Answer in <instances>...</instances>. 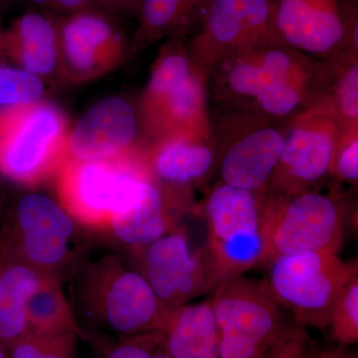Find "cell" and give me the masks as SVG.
I'll return each instance as SVG.
<instances>
[{
  "label": "cell",
  "instance_id": "6da1fadb",
  "mask_svg": "<svg viewBox=\"0 0 358 358\" xmlns=\"http://www.w3.org/2000/svg\"><path fill=\"white\" fill-rule=\"evenodd\" d=\"M334 70V62L278 42L225 59L212 69L208 83L226 108L286 124L329 95Z\"/></svg>",
  "mask_w": 358,
  "mask_h": 358
},
{
  "label": "cell",
  "instance_id": "7a4b0ae2",
  "mask_svg": "<svg viewBox=\"0 0 358 358\" xmlns=\"http://www.w3.org/2000/svg\"><path fill=\"white\" fill-rule=\"evenodd\" d=\"M67 282L68 299L82 329L91 327L119 338L152 333L162 331L171 313L145 277L119 254L89 253Z\"/></svg>",
  "mask_w": 358,
  "mask_h": 358
},
{
  "label": "cell",
  "instance_id": "3957f363",
  "mask_svg": "<svg viewBox=\"0 0 358 358\" xmlns=\"http://www.w3.org/2000/svg\"><path fill=\"white\" fill-rule=\"evenodd\" d=\"M89 231L58 200L26 192L9 204L0 225V250L64 285L88 255Z\"/></svg>",
  "mask_w": 358,
  "mask_h": 358
},
{
  "label": "cell",
  "instance_id": "277c9868",
  "mask_svg": "<svg viewBox=\"0 0 358 358\" xmlns=\"http://www.w3.org/2000/svg\"><path fill=\"white\" fill-rule=\"evenodd\" d=\"M265 195L220 180L205 195L200 214L206 226L203 250L211 294L260 267Z\"/></svg>",
  "mask_w": 358,
  "mask_h": 358
},
{
  "label": "cell",
  "instance_id": "5b68a950",
  "mask_svg": "<svg viewBox=\"0 0 358 358\" xmlns=\"http://www.w3.org/2000/svg\"><path fill=\"white\" fill-rule=\"evenodd\" d=\"M150 178L143 148L108 159L67 157L56 174L58 201L85 229L103 233L140 199Z\"/></svg>",
  "mask_w": 358,
  "mask_h": 358
},
{
  "label": "cell",
  "instance_id": "8992f818",
  "mask_svg": "<svg viewBox=\"0 0 358 358\" xmlns=\"http://www.w3.org/2000/svg\"><path fill=\"white\" fill-rule=\"evenodd\" d=\"M209 75L192 57L183 37L160 51L141 100V119L155 141L176 134L212 133L207 113Z\"/></svg>",
  "mask_w": 358,
  "mask_h": 358
},
{
  "label": "cell",
  "instance_id": "52a82bcc",
  "mask_svg": "<svg viewBox=\"0 0 358 358\" xmlns=\"http://www.w3.org/2000/svg\"><path fill=\"white\" fill-rule=\"evenodd\" d=\"M346 205L338 194L317 189L265 195L264 254L260 268L280 256L336 252L343 243Z\"/></svg>",
  "mask_w": 358,
  "mask_h": 358
},
{
  "label": "cell",
  "instance_id": "ba28073f",
  "mask_svg": "<svg viewBox=\"0 0 358 358\" xmlns=\"http://www.w3.org/2000/svg\"><path fill=\"white\" fill-rule=\"evenodd\" d=\"M64 113L38 102L0 110V174L25 186L56 176L68 157Z\"/></svg>",
  "mask_w": 358,
  "mask_h": 358
},
{
  "label": "cell",
  "instance_id": "9c48e42d",
  "mask_svg": "<svg viewBox=\"0 0 358 358\" xmlns=\"http://www.w3.org/2000/svg\"><path fill=\"white\" fill-rule=\"evenodd\" d=\"M265 268L266 286L294 322L322 331L343 286L358 273V264L345 262L336 252H313L277 257Z\"/></svg>",
  "mask_w": 358,
  "mask_h": 358
},
{
  "label": "cell",
  "instance_id": "30bf717a",
  "mask_svg": "<svg viewBox=\"0 0 358 358\" xmlns=\"http://www.w3.org/2000/svg\"><path fill=\"white\" fill-rule=\"evenodd\" d=\"M219 358H265L294 324L264 280L241 275L211 296Z\"/></svg>",
  "mask_w": 358,
  "mask_h": 358
},
{
  "label": "cell",
  "instance_id": "8fae6325",
  "mask_svg": "<svg viewBox=\"0 0 358 358\" xmlns=\"http://www.w3.org/2000/svg\"><path fill=\"white\" fill-rule=\"evenodd\" d=\"M226 110L212 131L219 180L265 194L281 160L285 124L250 110Z\"/></svg>",
  "mask_w": 358,
  "mask_h": 358
},
{
  "label": "cell",
  "instance_id": "7c38bea8",
  "mask_svg": "<svg viewBox=\"0 0 358 358\" xmlns=\"http://www.w3.org/2000/svg\"><path fill=\"white\" fill-rule=\"evenodd\" d=\"M343 122L331 95L285 124L284 148L266 193L292 194L317 189L331 176Z\"/></svg>",
  "mask_w": 358,
  "mask_h": 358
},
{
  "label": "cell",
  "instance_id": "4fadbf2b",
  "mask_svg": "<svg viewBox=\"0 0 358 358\" xmlns=\"http://www.w3.org/2000/svg\"><path fill=\"white\" fill-rule=\"evenodd\" d=\"M275 8V0H208L199 27L186 42L195 62L209 75L231 56L282 42Z\"/></svg>",
  "mask_w": 358,
  "mask_h": 358
},
{
  "label": "cell",
  "instance_id": "5bb4252c",
  "mask_svg": "<svg viewBox=\"0 0 358 358\" xmlns=\"http://www.w3.org/2000/svg\"><path fill=\"white\" fill-rule=\"evenodd\" d=\"M275 24L285 44L308 57L336 62L357 55V10L346 0H275Z\"/></svg>",
  "mask_w": 358,
  "mask_h": 358
},
{
  "label": "cell",
  "instance_id": "9a60e30c",
  "mask_svg": "<svg viewBox=\"0 0 358 358\" xmlns=\"http://www.w3.org/2000/svg\"><path fill=\"white\" fill-rule=\"evenodd\" d=\"M127 254V261L145 277L169 313L210 294L204 250L193 246L181 225L145 248Z\"/></svg>",
  "mask_w": 358,
  "mask_h": 358
},
{
  "label": "cell",
  "instance_id": "2e32d148",
  "mask_svg": "<svg viewBox=\"0 0 358 358\" xmlns=\"http://www.w3.org/2000/svg\"><path fill=\"white\" fill-rule=\"evenodd\" d=\"M59 72L73 82L102 76L122 62L128 42L103 9L57 17Z\"/></svg>",
  "mask_w": 358,
  "mask_h": 358
},
{
  "label": "cell",
  "instance_id": "e0dca14e",
  "mask_svg": "<svg viewBox=\"0 0 358 358\" xmlns=\"http://www.w3.org/2000/svg\"><path fill=\"white\" fill-rule=\"evenodd\" d=\"M141 115L121 96H109L87 110L70 131L68 157L78 160L112 159L141 148Z\"/></svg>",
  "mask_w": 358,
  "mask_h": 358
},
{
  "label": "cell",
  "instance_id": "ac0fdd59",
  "mask_svg": "<svg viewBox=\"0 0 358 358\" xmlns=\"http://www.w3.org/2000/svg\"><path fill=\"white\" fill-rule=\"evenodd\" d=\"M145 157L155 182L188 202L186 192L215 169V145L212 133L176 134L155 141L152 148L145 150Z\"/></svg>",
  "mask_w": 358,
  "mask_h": 358
},
{
  "label": "cell",
  "instance_id": "d6986e66",
  "mask_svg": "<svg viewBox=\"0 0 358 358\" xmlns=\"http://www.w3.org/2000/svg\"><path fill=\"white\" fill-rule=\"evenodd\" d=\"M188 204L150 178L140 199L117 217L103 233L126 253L138 251L180 226Z\"/></svg>",
  "mask_w": 358,
  "mask_h": 358
},
{
  "label": "cell",
  "instance_id": "ffe728a7",
  "mask_svg": "<svg viewBox=\"0 0 358 358\" xmlns=\"http://www.w3.org/2000/svg\"><path fill=\"white\" fill-rule=\"evenodd\" d=\"M0 62L10 63L41 79L60 71L57 17L33 10L8 26L0 22Z\"/></svg>",
  "mask_w": 358,
  "mask_h": 358
},
{
  "label": "cell",
  "instance_id": "44dd1931",
  "mask_svg": "<svg viewBox=\"0 0 358 358\" xmlns=\"http://www.w3.org/2000/svg\"><path fill=\"white\" fill-rule=\"evenodd\" d=\"M160 331L171 358H219L218 327L211 298L173 310Z\"/></svg>",
  "mask_w": 358,
  "mask_h": 358
},
{
  "label": "cell",
  "instance_id": "7402d4cb",
  "mask_svg": "<svg viewBox=\"0 0 358 358\" xmlns=\"http://www.w3.org/2000/svg\"><path fill=\"white\" fill-rule=\"evenodd\" d=\"M48 278L17 257L0 250V343L7 348L29 333L27 303Z\"/></svg>",
  "mask_w": 358,
  "mask_h": 358
},
{
  "label": "cell",
  "instance_id": "603a6c76",
  "mask_svg": "<svg viewBox=\"0 0 358 358\" xmlns=\"http://www.w3.org/2000/svg\"><path fill=\"white\" fill-rule=\"evenodd\" d=\"M208 0H141L136 40L141 44L164 37L192 35L199 27Z\"/></svg>",
  "mask_w": 358,
  "mask_h": 358
},
{
  "label": "cell",
  "instance_id": "cb8c5ba5",
  "mask_svg": "<svg viewBox=\"0 0 358 358\" xmlns=\"http://www.w3.org/2000/svg\"><path fill=\"white\" fill-rule=\"evenodd\" d=\"M63 286L53 280L45 279L33 292L27 303L29 333L47 338L69 334L86 336L75 319Z\"/></svg>",
  "mask_w": 358,
  "mask_h": 358
},
{
  "label": "cell",
  "instance_id": "d4e9b609",
  "mask_svg": "<svg viewBox=\"0 0 358 358\" xmlns=\"http://www.w3.org/2000/svg\"><path fill=\"white\" fill-rule=\"evenodd\" d=\"M334 63L331 102L343 122V129L357 126L358 61L357 55H350Z\"/></svg>",
  "mask_w": 358,
  "mask_h": 358
},
{
  "label": "cell",
  "instance_id": "484cf974",
  "mask_svg": "<svg viewBox=\"0 0 358 358\" xmlns=\"http://www.w3.org/2000/svg\"><path fill=\"white\" fill-rule=\"evenodd\" d=\"M327 329L334 345L350 348L358 343V273L339 293Z\"/></svg>",
  "mask_w": 358,
  "mask_h": 358
},
{
  "label": "cell",
  "instance_id": "4316f807",
  "mask_svg": "<svg viewBox=\"0 0 358 358\" xmlns=\"http://www.w3.org/2000/svg\"><path fill=\"white\" fill-rule=\"evenodd\" d=\"M44 94L41 78L0 62V110L38 102Z\"/></svg>",
  "mask_w": 358,
  "mask_h": 358
},
{
  "label": "cell",
  "instance_id": "83f0119b",
  "mask_svg": "<svg viewBox=\"0 0 358 358\" xmlns=\"http://www.w3.org/2000/svg\"><path fill=\"white\" fill-rule=\"evenodd\" d=\"M101 358H171L166 352L162 331L120 338Z\"/></svg>",
  "mask_w": 358,
  "mask_h": 358
},
{
  "label": "cell",
  "instance_id": "f1b7e54d",
  "mask_svg": "<svg viewBox=\"0 0 358 358\" xmlns=\"http://www.w3.org/2000/svg\"><path fill=\"white\" fill-rule=\"evenodd\" d=\"M331 176L338 182L357 185L358 180L357 126L343 129L334 154Z\"/></svg>",
  "mask_w": 358,
  "mask_h": 358
},
{
  "label": "cell",
  "instance_id": "f546056e",
  "mask_svg": "<svg viewBox=\"0 0 358 358\" xmlns=\"http://www.w3.org/2000/svg\"><path fill=\"white\" fill-rule=\"evenodd\" d=\"M317 350L307 329L294 322L265 358H313Z\"/></svg>",
  "mask_w": 358,
  "mask_h": 358
},
{
  "label": "cell",
  "instance_id": "4dcf8cb0",
  "mask_svg": "<svg viewBox=\"0 0 358 358\" xmlns=\"http://www.w3.org/2000/svg\"><path fill=\"white\" fill-rule=\"evenodd\" d=\"M59 338L61 336L47 338L28 333L7 346V355L8 358H41Z\"/></svg>",
  "mask_w": 358,
  "mask_h": 358
},
{
  "label": "cell",
  "instance_id": "1f68e13d",
  "mask_svg": "<svg viewBox=\"0 0 358 358\" xmlns=\"http://www.w3.org/2000/svg\"><path fill=\"white\" fill-rule=\"evenodd\" d=\"M37 11L56 17L70 15L91 9H101L94 0H28Z\"/></svg>",
  "mask_w": 358,
  "mask_h": 358
},
{
  "label": "cell",
  "instance_id": "d6a6232c",
  "mask_svg": "<svg viewBox=\"0 0 358 358\" xmlns=\"http://www.w3.org/2000/svg\"><path fill=\"white\" fill-rule=\"evenodd\" d=\"M78 338L75 334L61 336L41 358H76Z\"/></svg>",
  "mask_w": 358,
  "mask_h": 358
},
{
  "label": "cell",
  "instance_id": "836d02e7",
  "mask_svg": "<svg viewBox=\"0 0 358 358\" xmlns=\"http://www.w3.org/2000/svg\"><path fill=\"white\" fill-rule=\"evenodd\" d=\"M106 13L138 15L141 0H94Z\"/></svg>",
  "mask_w": 358,
  "mask_h": 358
},
{
  "label": "cell",
  "instance_id": "e575fe53",
  "mask_svg": "<svg viewBox=\"0 0 358 358\" xmlns=\"http://www.w3.org/2000/svg\"><path fill=\"white\" fill-rule=\"evenodd\" d=\"M313 358H358V355L350 348L334 345L324 350L317 348Z\"/></svg>",
  "mask_w": 358,
  "mask_h": 358
},
{
  "label": "cell",
  "instance_id": "d590c367",
  "mask_svg": "<svg viewBox=\"0 0 358 358\" xmlns=\"http://www.w3.org/2000/svg\"><path fill=\"white\" fill-rule=\"evenodd\" d=\"M0 358H8L6 348L0 343Z\"/></svg>",
  "mask_w": 358,
  "mask_h": 358
},
{
  "label": "cell",
  "instance_id": "8d00e7d4",
  "mask_svg": "<svg viewBox=\"0 0 358 358\" xmlns=\"http://www.w3.org/2000/svg\"><path fill=\"white\" fill-rule=\"evenodd\" d=\"M8 1L9 0H0V13H2V10H3L4 7L7 6Z\"/></svg>",
  "mask_w": 358,
  "mask_h": 358
}]
</instances>
